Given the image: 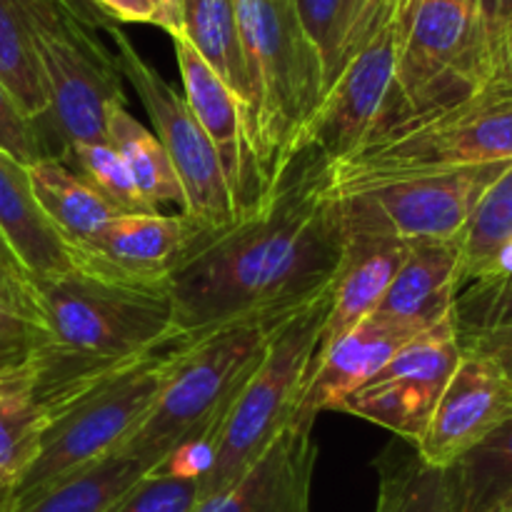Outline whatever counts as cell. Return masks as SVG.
Returning a JSON list of instances; mask_svg holds the SVG:
<instances>
[{
    "label": "cell",
    "mask_w": 512,
    "mask_h": 512,
    "mask_svg": "<svg viewBox=\"0 0 512 512\" xmlns=\"http://www.w3.org/2000/svg\"><path fill=\"white\" fill-rule=\"evenodd\" d=\"M330 163L295 150L258 208L198 230L168 278L175 325L208 333L233 320L285 313L330 288L345 255Z\"/></svg>",
    "instance_id": "6da1fadb"
},
{
    "label": "cell",
    "mask_w": 512,
    "mask_h": 512,
    "mask_svg": "<svg viewBox=\"0 0 512 512\" xmlns=\"http://www.w3.org/2000/svg\"><path fill=\"white\" fill-rule=\"evenodd\" d=\"M33 283L45 343L30 358V368L33 393L45 410L180 330L168 288L105 278L78 265Z\"/></svg>",
    "instance_id": "7a4b0ae2"
},
{
    "label": "cell",
    "mask_w": 512,
    "mask_h": 512,
    "mask_svg": "<svg viewBox=\"0 0 512 512\" xmlns=\"http://www.w3.org/2000/svg\"><path fill=\"white\" fill-rule=\"evenodd\" d=\"M293 310L250 315L200 333L170 370L145 423L118 453L140 460L150 473L173 470L200 478L210 440L263 358L273 330Z\"/></svg>",
    "instance_id": "3957f363"
},
{
    "label": "cell",
    "mask_w": 512,
    "mask_h": 512,
    "mask_svg": "<svg viewBox=\"0 0 512 512\" xmlns=\"http://www.w3.org/2000/svg\"><path fill=\"white\" fill-rule=\"evenodd\" d=\"M198 335L175 330L148 353L80 385L53 405L38 458L0 498V512L20 510L53 485L123 450L153 410L170 370Z\"/></svg>",
    "instance_id": "277c9868"
},
{
    "label": "cell",
    "mask_w": 512,
    "mask_h": 512,
    "mask_svg": "<svg viewBox=\"0 0 512 512\" xmlns=\"http://www.w3.org/2000/svg\"><path fill=\"white\" fill-rule=\"evenodd\" d=\"M245 75L248 138L265 193L325 98V78L293 0H235Z\"/></svg>",
    "instance_id": "5b68a950"
},
{
    "label": "cell",
    "mask_w": 512,
    "mask_h": 512,
    "mask_svg": "<svg viewBox=\"0 0 512 512\" xmlns=\"http://www.w3.org/2000/svg\"><path fill=\"white\" fill-rule=\"evenodd\" d=\"M330 300L333 283L285 315L273 330L263 358L205 450L200 498L218 493L243 475L278 438L280 430L298 418L305 383L328 320Z\"/></svg>",
    "instance_id": "8992f818"
},
{
    "label": "cell",
    "mask_w": 512,
    "mask_h": 512,
    "mask_svg": "<svg viewBox=\"0 0 512 512\" xmlns=\"http://www.w3.org/2000/svg\"><path fill=\"white\" fill-rule=\"evenodd\" d=\"M488 85L473 0H400L393 98L378 135L458 108Z\"/></svg>",
    "instance_id": "52a82bcc"
},
{
    "label": "cell",
    "mask_w": 512,
    "mask_h": 512,
    "mask_svg": "<svg viewBox=\"0 0 512 512\" xmlns=\"http://www.w3.org/2000/svg\"><path fill=\"white\" fill-rule=\"evenodd\" d=\"M48 90V138H58V160L75 145L108 143V110L125 100L123 73L113 48L80 28L58 5L18 0Z\"/></svg>",
    "instance_id": "ba28073f"
},
{
    "label": "cell",
    "mask_w": 512,
    "mask_h": 512,
    "mask_svg": "<svg viewBox=\"0 0 512 512\" xmlns=\"http://www.w3.org/2000/svg\"><path fill=\"white\" fill-rule=\"evenodd\" d=\"M498 163H512V95L488 90L458 108L373 138L330 165V185Z\"/></svg>",
    "instance_id": "9c48e42d"
},
{
    "label": "cell",
    "mask_w": 512,
    "mask_h": 512,
    "mask_svg": "<svg viewBox=\"0 0 512 512\" xmlns=\"http://www.w3.org/2000/svg\"><path fill=\"white\" fill-rule=\"evenodd\" d=\"M510 163L423 170L330 185L345 235H388L403 243L455 240L480 195Z\"/></svg>",
    "instance_id": "30bf717a"
},
{
    "label": "cell",
    "mask_w": 512,
    "mask_h": 512,
    "mask_svg": "<svg viewBox=\"0 0 512 512\" xmlns=\"http://www.w3.org/2000/svg\"><path fill=\"white\" fill-rule=\"evenodd\" d=\"M123 80L133 85L145 113L155 125V138L163 143L180 185H183V208L180 213L193 220L198 228H225L238 218L233 193L225 180L223 165L208 135L185 105L183 95L135 50L120 25L108 33Z\"/></svg>",
    "instance_id": "8fae6325"
},
{
    "label": "cell",
    "mask_w": 512,
    "mask_h": 512,
    "mask_svg": "<svg viewBox=\"0 0 512 512\" xmlns=\"http://www.w3.org/2000/svg\"><path fill=\"white\" fill-rule=\"evenodd\" d=\"M463 358L453 315L398 350L368 383L345 395L335 413L355 415L418 445L433 410Z\"/></svg>",
    "instance_id": "7c38bea8"
},
{
    "label": "cell",
    "mask_w": 512,
    "mask_h": 512,
    "mask_svg": "<svg viewBox=\"0 0 512 512\" xmlns=\"http://www.w3.org/2000/svg\"><path fill=\"white\" fill-rule=\"evenodd\" d=\"M398 55V10L355 50L300 133L295 150L310 148L330 165L368 145L388 118Z\"/></svg>",
    "instance_id": "4fadbf2b"
},
{
    "label": "cell",
    "mask_w": 512,
    "mask_h": 512,
    "mask_svg": "<svg viewBox=\"0 0 512 512\" xmlns=\"http://www.w3.org/2000/svg\"><path fill=\"white\" fill-rule=\"evenodd\" d=\"M510 415L512 383L508 375L490 355L463 348V358L445 385L423 438L413 448L423 463L450 470L503 428Z\"/></svg>",
    "instance_id": "5bb4252c"
},
{
    "label": "cell",
    "mask_w": 512,
    "mask_h": 512,
    "mask_svg": "<svg viewBox=\"0 0 512 512\" xmlns=\"http://www.w3.org/2000/svg\"><path fill=\"white\" fill-rule=\"evenodd\" d=\"M178 58L183 100L213 143L233 193L238 215L258 208L265 198V183L248 138L245 105L230 85L200 58L198 50L180 33L170 35Z\"/></svg>",
    "instance_id": "9a60e30c"
},
{
    "label": "cell",
    "mask_w": 512,
    "mask_h": 512,
    "mask_svg": "<svg viewBox=\"0 0 512 512\" xmlns=\"http://www.w3.org/2000/svg\"><path fill=\"white\" fill-rule=\"evenodd\" d=\"M198 225L180 215L123 213L83 248L73 265L133 285L168 288V278L198 235Z\"/></svg>",
    "instance_id": "2e32d148"
},
{
    "label": "cell",
    "mask_w": 512,
    "mask_h": 512,
    "mask_svg": "<svg viewBox=\"0 0 512 512\" xmlns=\"http://www.w3.org/2000/svg\"><path fill=\"white\" fill-rule=\"evenodd\" d=\"M315 420L295 418L243 475L218 493L200 498L193 512H313L318 443Z\"/></svg>",
    "instance_id": "e0dca14e"
},
{
    "label": "cell",
    "mask_w": 512,
    "mask_h": 512,
    "mask_svg": "<svg viewBox=\"0 0 512 512\" xmlns=\"http://www.w3.org/2000/svg\"><path fill=\"white\" fill-rule=\"evenodd\" d=\"M425 330L430 328L373 313L355 328L320 345L305 383L298 418L315 420L325 410H333L345 395L368 383L403 345Z\"/></svg>",
    "instance_id": "ac0fdd59"
},
{
    "label": "cell",
    "mask_w": 512,
    "mask_h": 512,
    "mask_svg": "<svg viewBox=\"0 0 512 512\" xmlns=\"http://www.w3.org/2000/svg\"><path fill=\"white\" fill-rule=\"evenodd\" d=\"M460 293V240L410 243L375 313L433 328L453 315Z\"/></svg>",
    "instance_id": "d6986e66"
},
{
    "label": "cell",
    "mask_w": 512,
    "mask_h": 512,
    "mask_svg": "<svg viewBox=\"0 0 512 512\" xmlns=\"http://www.w3.org/2000/svg\"><path fill=\"white\" fill-rule=\"evenodd\" d=\"M0 238L33 278H53L73 268L68 243L40 208L28 165L0 150Z\"/></svg>",
    "instance_id": "ffe728a7"
},
{
    "label": "cell",
    "mask_w": 512,
    "mask_h": 512,
    "mask_svg": "<svg viewBox=\"0 0 512 512\" xmlns=\"http://www.w3.org/2000/svg\"><path fill=\"white\" fill-rule=\"evenodd\" d=\"M345 255L333 280L328 320L320 345L355 328L378 310L405 260L408 245L388 235H345Z\"/></svg>",
    "instance_id": "44dd1931"
},
{
    "label": "cell",
    "mask_w": 512,
    "mask_h": 512,
    "mask_svg": "<svg viewBox=\"0 0 512 512\" xmlns=\"http://www.w3.org/2000/svg\"><path fill=\"white\" fill-rule=\"evenodd\" d=\"M28 178L40 208L70 250L88 245L123 215L63 160L48 158L28 165Z\"/></svg>",
    "instance_id": "7402d4cb"
},
{
    "label": "cell",
    "mask_w": 512,
    "mask_h": 512,
    "mask_svg": "<svg viewBox=\"0 0 512 512\" xmlns=\"http://www.w3.org/2000/svg\"><path fill=\"white\" fill-rule=\"evenodd\" d=\"M108 143L128 165L140 195L148 200L150 208L160 210L163 205L183 208V185L163 143L140 120L133 118L125 100L113 103L108 110Z\"/></svg>",
    "instance_id": "603a6c76"
},
{
    "label": "cell",
    "mask_w": 512,
    "mask_h": 512,
    "mask_svg": "<svg viewBox=\"0 0 512 512\" xmlns=\"http://www.w3.org/2000/svg\"><path fill=\"white\" fill-rule=\"evenodd\" d=\"M200 58L230 85L248 110V75L240 45L235 0H185L183 30Z\"/></svg>",
    "instance_id": "cb8c5ba5"
},
{
    "label": "cell",
    "mask_w": 512,
    "mask_h": 512,
    "mask_svg": "<svg viewBox=\"0 0 512 512\" xmlns=\"http://www.w3.org/2000/svg\"><path fill=\"white\" fill-rule=\"evenodd\" d=\"M455 512H493L512 500V415L448 470Z\"/></svg>",
    "instance_id": "d4e9b609"
},
{
    "label": "cell",
    "mask_w": 512,
    "mask_h": 512,
    "mask_svg": "<svg viewBox=\"0 0 512 512\" xmlns=\"http://www.w3.org/2000/svg\"><path fill=\"white\" fill-rule=\"evenodd\" d=\"M48 410L33 393V368L0 393V490L3 495L35 463Z\"/></svg>",
    "instance_id": "484cf974"
},
{
    "label": "cell",
    "mask_w": 512,
    "mask_h": 512,
    "mask_svg": "<svg viewBox=\"0 0 512 512\" xmlns=\"http://www.w3.org/2000/svg\"><path fill=\"white\" fill-rule=\"evenodd\" d=\"M148 473L140 460L115 453L53 485L15 512H108L130 485Z\"/></svg>",
    "instance_id": "4316f807"
},
{
    "label": "cell",
    "mask_w": 512,
    "mask_h": 512,
    "mask_svg": "<svg viewBox=\"0 0 512 512\" xmlns=\"http://www.w3.org/2000/svg\"><path fill=\"white\" fill-rule=\"evenodd\" d=\"M380 475L375 512H455L448 470L423 463L418 453L390 445L375 463Z\"/></svg>",
    "instance_id": "83f0119b"
},
{
    "label": "cell",
    "mask_w": 512,
    "mask_h": 512,
    "mask_svg": "<svg viewBox=\"0 0 512 512\" xmlns=\"http://www.w3.org/2000/svg\"><path fill=\"white\" fill-rule=\"evenodd\" d=\"M0 80L13 93L25 115L40 125L50 150H53V143L45 133L50 113L48 90H45L38 55H35L28 23H25L18 0H0Z\"/></svg>",
    "instance_id": "f1b7e54d"
},
{
    "label": "cell",
    "mask_w": 512,
    "mask_h": 512,
    "mask_svg": "<svg viewBox=\"0 0 512 512\" xmlns=\"http://www.w3.org/2000/svg\"><path fill=\"white\" fill-rule=\"evenodd\" d=\"M45 343V318L33 278L18 260H0V370L30 363Z\"/></svg>",
    "instance_id": "f546056e"
},
{
    "label": "cell",
    "mask_w": 512,
    "mask_h": 512,
    "mask_svg": "<svg viewBox=\"0 0 512 512\" xmlns=\"http://www.w3.org/2000/svg\"><path fill=\"white\" fill-rule=\"evenodd\" d=\"M512 238V163L488 185L460 233V288L483 270L490 255Z\"/></svg>",
    "instance_id": "4dcf8cb0"
},
{
    "label": "cell",
    "mask_w": 512,
    "mask_h": 512,
    "mask_svg": "<svg viewBox=\"0 0 512 512\" xmlns=\"http://www.w3.org/2000/svg\"><path fill=\"white\" fill-rule=\"evenodd\" d=\"M63 163L78 175H83L110 205L120 213H150V203L140 195L128 165L123 163L110 143H85L75 145L63 155Z\"/></svg>",
    "instance_id": "1f68e13d"
},
{
    "label": "cell",
    "mask_w": 512,
    "mask_h": 512,
    "mask_svg": "<svg viewBox=\"0 0 512 512\" xmlns=\"http://www.w3.org/2000/svg\"><path fill=\"white\" fill-rule=\"evenodd\" d=\"M453 323L460 345L512 333V278L478 280L460 288Z\"/></svg>",
    "instance_id": "d6a6232c"
},
{
    "label": "cell",
    "mask_w": 512,
    "mask_h": 512,
    "mask_svg": "<svg viewBox=\"0 0 512 512\" xmlns=\"http://www.w3.org/2000/svg\"><path fill=\"white\" fill-rule=\"evenodd\" d=\"M305 38L313 45L325 78V93L345 63L350 0H293Z\"/></svg>",
    "instance_id": "836d02e7"
},
{
    "label": "cell",
    "mask_w": 512,
    "mask_h": 512,
    "mask_svg": "<svg viewBox=\"0 0 512 512\" xmlns=\"http://www.w3.org/2000/svg\"><path fill=\"white\" fill-rule=\"evenodd\" d=\"M198 500V475L153 470L130 485L108 512H193Z\"/></svg>",
    "instance_id": "e575fe53"
},
{
    "label": "cell",
    "mask_w": 512,
    "mask_h": 512,
    "mask_svg": "<svg viewBox=\"0 0 512 512\" xmlns=\"http://www.w3.org/2000/svg\"><path fill=\"white\" fill-rule=\"evenodd\" d=\"M0 150L23 165L55 158L40 125L25 115L3 80H0Z\"/></svg>",
    "instance_id": "d590c367"
},
{
    "label": "cell",
    "mask_w": 512,
    "mask_h": 512,
    "mask_svg": "<svg viewBox=\"0 0 512 512\" xmlns=\"http://www.w3.org/2000/svg\"><path fill=\"white\" fill-rule=\"evenodd\" d=\"M473 3L485 55H488L490 83H493L512 45V0H473Z\"/></svg>",
    "instance_id": "8d00e7d4"
},
{
    "label": "cell",
    "mask_w": 512,
    "mask_h": 512,
    "mask_svg": "<svg viewBox=\"0 0 512 512\" xmlns=\"http://www.w3.org/2000/svg\"><path fill=\"white\" fill-rule=\"evenodd\" d=\"M398 3L400 0H350L348 35H345V63L398 10Z\"/></svg>",
    "instance_id": "74e56055"
},
{
    "label": "cell",
    "mask_w": 512,
    "mask_h": 512,
    "mask_svg": "<svg viewBox=\"0 0 512 512\" xmlns=\"http://www.w3.org/2000/svg\"><path fill=\"white\" fill-rule=\"evenodd\" d=\"M90 3H93L105 18L113 20L115 25L143 23L155 25V28L163 25V8H160V0H90Z\"/></svg>",
    "instance_id": "f35d334b"
},
{
    "label": "cell",
    "mask_w": 512,
    "mask_h": 512,
    "mask_svg": "<svg viewBox=\"0 0 512 512\" xmlns=\"http://www.w3.org/2000/svg\"><path fill=\"white\" fill-rule=\"evenodd\" d=\"M58 5L65 10V15H68L70 20H75L80 28L90 30V33L108 35L110 30L115 28L113 20L105 18L90 0H58Z\"/></svg>",
    "instance_id": "ab89813d"
},
{
    "label": "cell",
    "mask_w": 512,
    "mask_h": 512,
    "mask_svg": "<svg viewBox=\"0 0 512 512\" xmlns=\"http://www.w3.org/2000/svg\"><path fill=\"white\" fill-rule=\"evenodd\" d=\"M463 348H473L480 350V353L490 355L495 363L503 368V373L508 375L512 383V333L505 335H493V338H483V340H473V343H465Z\"/></svg>",
    "instance_id": "60d3db41"
},
{
    "label": "cell",
    "mask_w": 512,
    "mask_h": 512,
    "mask_svg": "<svg viewBox=\"0 0 512 512\" xmlns=\"http://www.w3.org/2000/svg\"><path fill=\"white\" fill-rule=\"evenodd\" d=\"M508 278H512V238L505 240V243L490 255L488 263L483 265V270H480L470 283H478V280H508Z\"/></svg>",
    "instance_id": "b9f144b4"
},
{
    "label": "cell",
    "mask_w": 512,
    "mask_h": 512,
    "mask_svg": "<svg viewBox=\"0 0 512 512\" xmlns=\"http://www.w3.org/2000/svg\"><path fill=\"white\" fill-rule=\"evenodd\" d=\"M183 5L185 0H160V8H163V25H160V30H165L168 35L183 30Z\"/></svg>",
    "instance_id": "7bdbcfd3"
},
{
    "label": "cell",
    "mask_w": 512,
    "mask_h": 512,
    "mask_svg": "<svg viewBox=\"0 0 512 512\" xmlns=\"http://www.w3.org/2000/svg\"><path fill=\"white\" fill-rule=\"evenodd\" d=\"M488 90H490V93H508V95H512V45L508 50V58H505V63L500 65L498 75H495V80L490 83ZM488 90H485V93H488Z\"/></svg>",
    "instance_id": "ee69618b"
},
{
    "label": "cell",
    "mask_w": 512,
    "mask_h": 512,
    "mask_svg": "<svg viewBox=\"0 0 512 512\" xmlns=\"http://www.w3.org/2000/svg\"><path fill=\"white\" fill-rule=\"evenodd\" d=\"M28 368H30V363L18 365V368H5V370H0V393H3V390L8 388V385H13L18 378H23V375L28 373Z\"/></svg>",
    "instance_id": "f6af8a7d"
},
{
    "label": "cell",
    "mask_w": 512,
    "mask_h": 512,
    "mask_svg": "<svg viewBox=\"0 0 512 512\" xmlns=\"http://www.w3.org/2000/svg\"><path fill=\"white\" fill-rule=\"evenodd\" d=\"M0 260H15L13 253L8 250V245H5V240L0 238Z\"/></svg>",
    "instance_id": "bcb514c9"
},
{
    "label": "cell",
    "mask_w": 512,
    "mask_h": 512,
    "mask_svg": "<svg viewBox=\"0 0 512 512\" xmlns=\"http://www.w3.org/2000/svg\"><path fill=\"white\" fill-rule=\"evenodd\" d=\"M43 3H53V5H58V0H43ZM58 8H60V5H58ZM60 10H63V8H60ZM63 13H65V10H63Z\"/></svg>",
    "instance_id": "7dc6e473"
},
{
    "label": "cell",
    "mask_w": 512,
    "mask_h": 512,
    "mask_svg": "<svg viewBox=\"0 0 512 512\" xmlns=\"http://www.w3.org/2000/svg\"><path fill=\"white\" fill-rule=\"evenodd\" d=\"M493 512H508V505H503V508H498V510H493Z\"/></svg>",
    "instance_id": "c3c4849f"
},
{
    "label": "cell",
    "mask_w": 512,
    "mask_h": 512,
    "mask_svg": "<svg viewBox=\"0 0 512 512\" xmlns=\"http://www.w3.org/2000/svg\"><path fill=\"white\" fill-rule=\"evenodd\" d=\"M508 512H512V500L508 503Z\"/></svg>",
    "instance_id": "681fc988"
},
{
    "label": "cell",
    "mask_w": 512,
    "mask_h": 512,
    "mask_svg": "<svg viewBox=\"0 0 512 512\" xmlns=\"http://www.w3.org/2000/svg\"><path fill=\"white\" fill-rule=\"evenodd\" d=\"M0 498H3V490H0Z\"/></svg>",
    "instance_id": "f907efd6"
}]
</instances>
